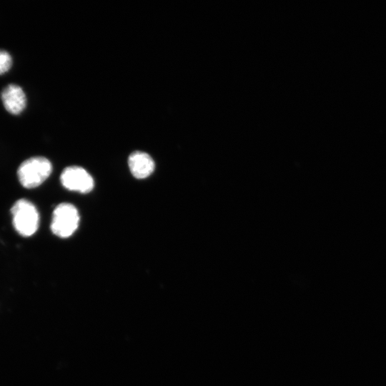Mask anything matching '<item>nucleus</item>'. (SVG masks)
Here are the masks:
<instances>
[{
    "label": "nucleus",
    "instance_id": "f257e3e1",
    "mask_svg": "<svg viewBox=\"0 0 386 386\" xmlns=\"http://www.w3.org/2000/svg\"><path fill=\"white\" fill-rule=\"evenodd\" d=\"M52 164L43 157H34L23 162L17 170L21 184L28 189L41 184L51 174Z\"/></svg>",
    "mask_w": 386,
    "mask_h": 386
},
{
    "label": "nucleus",
    "instance_id": "f03ea898",
    "mask_svg": "<svg viewBox=\"0 0 386 386\" xmlns=\"http://www.w3.org/2000/svg\"><path fill=\"white\" fill-rule=\"evenodd\" d=\"M16 231L23 237L33 235L39 227V216L35 206L29 200H17L11 209Z\"/></svg>",
    "mask_w": 386,
    "mask_h": 386
},
{
    "label": "nucleus",
    "instance_id": "7ed1b4c3",
    "mask_svg": "<svg viewBox=\"0 0 386 386\" xmlns=\"http://www.w3.org/2000/svg\"><path fill=\"white\" fill-rule=\"evenodd\" d=\"M79 215L76 208L69 203H61L53 212L51 222L52 232L61 238L70 237L76 230Z\"/></svg>",
    "mask_w": 386,
    "mask_h": 386
},
{
    "label": "nucleus",
    "instance_id": "20e7f679",
    "mask_svg": "<svg viewBox=\"0 0 386 386\" xmlns=\"http://www.w3.org/2000/svg\"><path fill=\"white\" fill-rule=\"evenodd\" d=\"M60 179L62 185L71 191L88 193L94 187L91 176L84 169L77 166L65 168Z\"/></svg>",
    "mask_w": 386,
    "mask_h": 386
},
{
    "label": "nucleus",
    "instance_id": "39448f33",
    "mask_svg": "<svg viewBox=\"0 0 386 386\" xmlns=\"http://www.w3.org/2000/svg\"><path fill=\"white\" fill-rule=\"evenodd\" d=\"M1 98L5 109L12 114H20L26 104L25 93L16 84L7 85L1 91Z\"/></svg>",
    "mask_w": 386,
    "mask_h": 386
},
{
    "label": "nucleus",
    "instance_id": "423d86ee",
    "mask_svg": "<svg viewBox=\"0 0 386 386\" xmlns=\"http://www.w3.org/2000/svg\"><path fill=\"white\" fill-rule=\"evenodd\" d=\"M129 167L132 175L137 179L149 177L154 169V162L147 153L136 151L128 159Z\"/></svg>",
    "mask_w": 386,
    "mask_h": 386
},
{
    "label": "nucleus",
    "instance_id": "0eeeda50",
    "mask_svg": "<svg viewBox=\"0 0 386 386\" xmlns=\"http://www.w3.org/2000/svg\"><path fill=\"white\" fill-rule=\"evenodd\" d=\"M12 59L9 52L0 49V74L6 72L11 66Z\"/></svg>",
    "mask_w": 386,
    "mask_h": 386
}]
</instances>
